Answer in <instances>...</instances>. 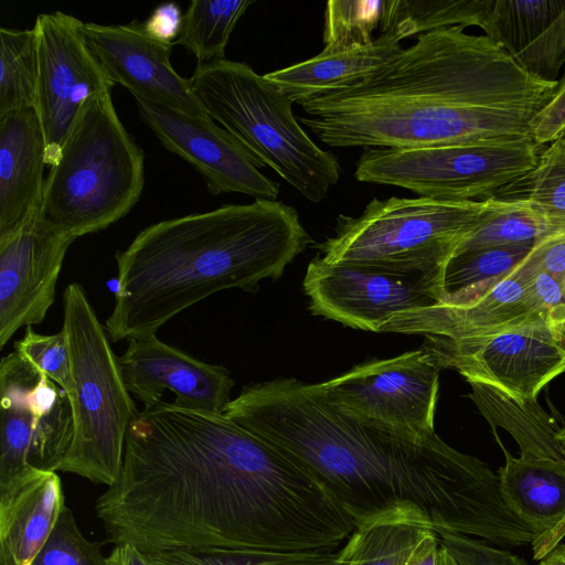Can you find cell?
Listing matches in <instances>:
<instances>
[{"mask_svg":"<svg viewBox=\"0 0 565 565\" xmlns=\"http://www.w3.org/2000/svg\"><path fill=\"white\" fill-rule=\"evenodd\" d=\"M108 541L145 552L338 550L356 524L300 462L225 414L160 401L130 423L96 502Z\"/></svg>","mask_w":565,"mask_h":565,"instance_id":"cell-1","label":"cell"},{"mask_svg":"<svg viewBox=\"0 0 565 565\" xmlns=\"http://www.w3.org/2000/svg\"><path fill=\"white\" fill-rule=\"evenodd\" d=\"M313 473L356 526L409 521L479 536L501 505L498 475L436 433L418 436L349 416L296 379L246 386L225 413Z\"/></svg>","mask_w":565,"mask_h":565,"instance_id":"cell-2","label":"cell"},{"mask_svg":"<svg viewBox=\"0 0 565 565\" xmlns=\"http://www.w3.org/2000/svg\"><path fill=\"white\" fill-rule=\"evenodd\" d=\"M457 25L422 33L386 66L300 105L330 147L418 148L531 137L557 81L526 71L487 35Z\"/></svg>","mask_w":565,"mask_h":565,"instance_id":"cell-3","label":"cell"},{"mask_svg":"<svg viewBox=\"0 0 565 565\" xmlns=\"http://www.w3.org/2000/svg\"><path fill=\"white\" fill-rule=\"evenodd\" d=\"M310 242L298 212L254 200L161 221L116 253L117 291L105 329L118 342L156 334L221 290L280 277Z\"/></svg>","mask_w":565,"mask_h":565,"instance_id":"cell-4","label":"cell"},{"mask_svg":"<svg viewBox=\"0 0 565 565\" xmlns=\"http://www.w3.org/2000/svg\"><path fill=\"white\" fill-rule=\"evenodd\" d=\"M189 79L207 116L308 201L321 202L338 183L337 156L308 136L294 103L265 75L223 58L198 63Z\"/></svg>","mask_w":565,"mask_h":565,"instance_id":"cell-5","label":"cell"},{"mask_svg":"<svg viewBox=\"0 0 565 565\" xmlns=\"http://www.w3.org/2000/svg\"><path fill=\"white\" fill-rule=\"evenodd\" d=\"M143 151L115 109L111 92L82 110L44 182L41 212L75 239L106 230L139 201Z\"/></svg>","mask_w":565,"mask_h":565,"instance_id":"cell-6","label":"cell"},{"mask_svg":"<svg viewBox=\"0 0 565 565\" xmlns=\"http://www.w3.org/2000/svg\"><path fill=\"white\" fill-rule=\"evenodd\" d=\"M62 329L71 355L74 436L57 471L111 487L119 480L127 430L139 411L107 331L78 282L64 289Z\"/></svg>","mask_w":565,"mask_h":565,"instance_id":"cell-7","label":"cell"},{"mask_svg":"<svg viewBox=\"0 0 565 565\" xmlns=\"http://www.w3.org/2000/svg\"><path fill=\"white\" fill-rule=\"evenodd\" d=\"M508 201L372 199L356 216L340 214L334 235L318 245L329 263L445 268L460 241Z\"/></svg>","mask_w":565,"mask_h":565,"instance_id":"cell-8","label":"cell"},{"mask_svg":"<svg viewBox=\"0 0 565 565\" xmlns=\"http://www.w3.org/2000/svg\"><path fill=\"white\" fill-rule=\"evenodd\" d=\"M531 137L418 148H365L358 181L393 185L437 201H486L537 163Z\"/></svg>","mask_w":565,"mask_h":565,"instance_id":"cell-9","label":"cell"},{"mask_svg":"<svg viewBox=\"0 0 565 565\" xmlns=\"http://www.w3.org/2000/svg\"><path fill=\"white\" fill-rule=\"evenodd\" d=\"M0 494L39 470L57 471L74 436L67 393L13 350L0 362Z\"/></svg>","mask_w":565,"mask_h":565,"instance_id":"cell-10","label":"cell"},{"mask_svg":"<svg viewBox=\"0 0 565 565\" xmlns=\"http://www.w3.org/2000/svg\"><path fill=\"white\" fill-rule=\"evenodd\" d=\"M444 269L329 263L318 255L308 265L303 290L313 315L381 332L394 317L440 302Z\"/></svg>","mask_w":565,"mask_h":565,"instance_id":"cell-11","label":"cell"},{"mask_svg":"<svg viewBox=\"0 0 565 565\" xmlns=\"http://www.w3.org/2000/svg\"><path fill=\"white\" fill-rule=\"evenodd\" d=\"M439 353L428 343L395 358L354 366L317 387L340 412L399 431L428 436L435 431Z\"/></svg>","mask_w":565,"mask_h":565,"instance_id":"cell-12","label":"cell"},{"mask_svg":"<svg viewBox=\"0 0 565 565\" xmlns=\"http://www.w3.org/2000/svg\"><path fill=\"white\" fill-rule=\"evenodd\" d=\"M35 110L45 142V163L56 164L85 105L111 92L115 83L89 47L84 22L55 11L39 14Z\"/></svg>","mask_w":565,"mask_h":565,"instance_id":"cell-13","label":"cell"},{"mask_svg":"<svg viewBox=\"0 0 565 565\" xmlns=\"http://www.w3.org/2000/svg\"><path fill=\"white\" fill-rule=\"evenodd\" d=\"M429 343L444 367L456 369L468 383L493 386L519 399L537 401L541 390L565 372V338L550 322Z\"/></svg>","mask_w":565,"mask_h":565,"instance_id":"cell-14","label":"cell"},{"mask_svg":"<svg viewBox=\"0 0 565 565\" xmlns=\"http://www.w3.org/2000/svg\"><path fill=\"white\" fill-rule=\"evenodd\" d=\"M535 266L533 246L527 257L510 273L444 297L431 307L398 315L381 332L457 341L534 323H551L530 294Z\"/></svg>","mask_w":565,"mask_h":565,"instance_id":"cell-15","label":"cell"},{"mask_svg":"<svg viewBox=\"0 0 565 565\" xmlns=\"http://www.w3.org/2000/svg\"><path fill=\"white\" fill-rule=\"evenodd\" d=\"M141 120L160 142L204 178L210 193H242L276 201L279 184L260 172L264 166L227 130L206 117L192 116L136 99Z\"/></svg>","mask_w":565,"mask_h":565,"instance_id":"cell-16","label":"cell"},{"mask_svg":"<svg viewBox=\"0 0 565 565\" xmlns=\"http://www.w3.org/2000/svg\"><path fill=\"white\" fill-rule=\"evenodd\" d=\"M75 241L41 210L0 236V348L22 327L40 324L54 303L65 254Z\"/></svg>","mask_w":565,"mask_h":565,"instance_id":"cell-17","label":"cell"},{"mask_svg":"<svg viewBox=\"0 0 565 565\" xmlns=\"http://www.w3.org/2000/svg\"><path fill=\"white\" fill-rule=\"evenodd\" d=\"M119 364L127 390L143 407L158 404L164 390L179 407L224 414L234 386L223 365L209 364L173 348L157 334L128 340Z\"/></svg>","mask_w":565,"mask_h":565,"instance_id":"cell-18","label":"cell"},{"mask_svg":"<svg viewBox=\"0 0 565 565\" xmlns=\"http://www.w3.org/2000/svg\"><path fill=\"white\" fill-rule=\"evenodd\" d=\"M86 41L115 84L143 99L181 113L206 117L189 78L171 65L173 43L150 36L142 24L84 23Z\"/></svg>","mask_w":565,"mask_h":565,"instance_id":"cell-19","label":"cell"},{"mask_svg":"<svg viewBox=\"0 0 565 565\" xmlns=\"http://www.w3.org/2000/svg\"><path fill=\"white\" fill-rule=\"evenodd\" d=\"M498 441L505 457L498 473L502 498L534 533L533 557L541 561L565 536V460L516 458Z\"/></svg>","mask_w":565,"mask_h":565,"instance_id":"cell-20","label":"cell"},{"mask_svg":"<svg viewBox=\"0 0 565 565\" xmlns=\"http://www.w3.org/2000/svg\"><path fill=\"white\" fill-rule=\"evenodd\" d=\"M45 142L35 108L0 117V236L41 210Z\"/></svg>","mask_w":565,"mask_h":565,"instance_id":"cell-21","label":"cell"},{"mask_svg":"<svg viewBox=\"0 0 565 565\" xmlns=\"http://www.w3.org/2000/svg\"><path fill=\"white\" fill-rule=\"evenodd\" d=\"M55 471L39 470L0 494V565H31L63 508Z\"/></svg>","mask_w":565,"mask_h":565,"instance_id":"cell-22","label":"cell"},{"mask_svg":"<svg viewBox=\"0 0 565 565\" xmlns=\"http://www.w3.org/2000/svg\"><path fill=\"white\" fill-rule=\"evenodd\" d=\"M402 51L399 42L380 35L366 46L333 52L322 50L312 58L265 76L292 103L301 104L360 84L386 66Z\"/></svg>","mask_w":565,"mask_h":565,"instance_id":"cell-23","label":"cell"},{"mask_svg":"<svg viewBox=\"0 0 565 565\" xmlns=\"http://www.w3.org/2000/svg\"><path fill=\"white\" fill-rule=\"evenodd\" d=\"M470 398L491 427H502L516 441L523 457L565 460L561 428L537 401H524L486 384L469 382Z\"/></svg>","mask_w":565,"mask_h":565,"instance_id":"cell-24","label":"cell"},{"mask_svg":"<svg viewBox=\"0 0 565 565\" xmlns=\"http://www.w3.org/2000/svg\"><path fill=\"white\" fill-rule=\"evenodd\" d=\"M493 0H385L381 35L403 39L450 26H486Z\"/></svg>","mask_w":565,"mask_h":565,"instance_id":"cell-25","label":"cell"},{"mask_svg":"<svg viewBox=\"0 0 565 565\" xmlns=\"http://www.w3.org/2000/svg\"><path fill=\"white\" fill-rule=\"evenodd\" d=\"M431 533L430 529L409 521L362 524L338 550L334 565H406Z\"/></svg>","mask_w":565,"mask_h":565,"instance_id":"cell-26","label":"cell"},{"mask_svg":"<svg viewBox=\"0 0 565 565\" xmlns=\"http://www.w3.org/2000/svg\"><path fill=\"white\" fill-rule=\"evenodd\" d=\"M494 198L525 203L544 217L565 224V140L548 143L540 151L536 166Z\"/></svg>","mask_w":565,"mask_h":565,"instance_id":"cell-27","label":"cell"},{"mask_svg":"<svg viewBox=\"0 0 565 565\" xmlns=\"http://www.w3.org/2000/svg\"><path fill=\"white\" fill-rule=\"evenodd\" d=\"M253 0H193L183 14L180 35L173 42L186 49L198 63L223 60L238 20Z\"/></svg>","mask_w":565,"mask_h":565,"instance_id":"cell-28","label":"cell"},{"mask_svg":"<svg viewBox=\"0 0 565 565\" xmlns=\"http://www.w3.org/2000/svg\"><path fill=\"white\" fill-rule=\"evenodd\" d=\"M565 235V224L551 221L525 203L509 204L483 218L458 244L454 255L503 245H534Z\"/></svg>","mask_w":565,"mask_h":565,"instance_id":"cell-29","label":"cell"},{"mask_svg":"<svg viewBox=\"0 0 565 565\" xmlns=\"http://www.w3.org/2000/svg\"><path fill=\"white\" fill-rule=\"evenodd\" d=\"M38 45L32 29H0V117L35 108Z\"/></svg>","mask_w":565,"mask_h":565,"instance_id":"cell-30","label":"cell"},{"mask_svg":"<svg viewBox=\"0 0 565 565\" xmlns=\"http://www.w3.org/2000/svg\"><path fill=\"white\" fill-rule=\"evenodd\" d=\"M565 0H493L487 36L515 56L529 46L561 11Z\"/></svg>","mask_w":565,"mask_h":565,"instance_id":"cell-31","label":"cell"},{"mask_svg":"<svg viewBox=\"0 0 565 565\" xmlns=\"http://www.w3.org/2000/svg\"><path fill=\"white\" fill-rule=\"evenodd\" d=\"M533 246H493L451 257L443 274V298L510 273L527 257Z\"/></svg>","mask_w":565,"mask_h":565,"instance_id":"cell-32","label":"cell"},{"mask_svg":"<svg viewBox=\"0 0 565 565\" xmlns=\"http://www.w3.org/2000/svg\"><path fill=\"white\" fill-rule=\"evenodd\" d=\"M385 0H330L324 11L323 51L363 47L374 41Z\"/></svg>","mask_w":565,"mask_h":565,"instance_id":"cell-33","label":"cell"},{"mask_svg":"<svg viewBox=\"0 0 565 565\" xmlns=\"http://www.w3.org/2000/svg\"><path fill=\"white\" fill-rule=\"evenodd\" d=\"M338 550L311 552L190 551L150 552L158 565H334Z\"/></svg>","mask_w":565,"mask_h":565,"instance_id":"cell-34","label":"cell"},{"mask_svg":"<svg viewBox=\"0 0 565 565\" xmlns=\"http://www.w3.org/2000/svg\"><path fill=\"white\" fill-rule=\"evenodd\" d=\"M31 565H106V557L100 544L82 534L72 510L64 507Z\"/></svg>","mask_w":565,"mask_h":565,"instance_id":"cell-35","label":"cell"},{"mask_svg":"<svg viewBox=\"0 0 565 565\" xmlns=\"http://www.w3.org/2000/svg\"><path fill=\"white\" fill-rule=\"evenodd\" d=\"M19 351L49 379L61 386L71 397L73 391L71 355L65 331L51 335L36 333L32 326L14 343Z\"/></svg>","mask_w":565,"mask_h":565,"instance_id":"cell-36","label":"cell"},{"mask_svg":"<svg viewBox=\"0 0 565 565\" xmlns=\"http://www.w3.org/2000/svg\"><path fill=\"white\" fill-rule=\"evenodd\" d=\"M513 57L530 73L557 81L556 75L565 64V2L547 28Z\"/></svg>","mask_w":565,"mask_h":565,"instance_id":"cell-37","label":"cell"},{"mask_svg":"<svg viewBox=\"0 0 565 565\" xmlns=\"http://www.w3.org/2000/svg\"><path fill=\"white\" fill-rule=\"evenodd\" d=\"M438 540L454 557L458 565H527V563L509 551L491 547L482 541L470 536L439 533Z\"/></svg>","mask_w":565,"mask_h":565,"instance_id":"cell-38","label":"cell"},{"mask_svg":"<svg viewBox=\"0 0 565 565\" xmlns=\"http://www.w3.org/2000/svg\"><path fill=\"white\" fill-rule=\"evenodd\" d=\"M565 134V72L547 104L537 114L531 138L537 146L548 145Z\"/></svg>","mask_w":565,"mask_h":565,"instance_id":"cell-39","label":"cell"},{"mask_svg":"<svg viewBox=\"0 0 565 565\" xmlns=\"http://www.w3.org/2000/svg\"><path fill=\"white\" fill-rule=\"evenodd\" d=\"M183 15L180 7L174 2L158 6L149 18L142 23L143 30L153 39L173 43L180 35Z\"/></svg>","mask_w":565,"mask_h":565,"instance_id":"cell-40","label":"cell"},{"mask_svg":"<svg viewBox=\"0 0 565 565\" xmlns=\"http://www.w3.org/2000/svg\"><path fill=\"white\" fill-rule=\"evenodd\" d=\"M106 565H158L150 552L126 542L115 545L106 557Z\"/></svg>","mask_w":565,"mask_h":565,"instance_id":"cell-41","label":"cell"},{"mask_svg":"<svg viewBox=\"0 0 565 565\" xmlns=\"http://www.w3.org/2000/svg\"><path fill=\"white\" fill-rule=\"evenodd\" d=\"M439 540L437 533H431L419 548L413 554L406 565H437Z\"/></svg>","mask_w":565,"mask_h":565,"instance_id":"cell-42","label":"cell"},{"mask_svg":"<svg viewBox=\"0 0 565 565\" xmlns=\"http://www.w3.org/2000/svg\"><path fill=\"white\" fill-rule=\"evenodd\" d=\"M537 565H565V543H559Z\"/></svg>","mask_w":565,"mask_h":565,"instance_id":"cell-43","label":"cell"},{"mask_svg":"<svg viewBox=\"0 0 565 565\" xmlns=\"http://www.w3.org/2000/svg\"><path fill=\"white\" fill-rule=\"evenodd\" d=\"M437 565H458L450 553L439 543Z\"/></svg>","mask_w":565,"mask_h":565,"instance_id":"cell-44","label":"cell"},{"mask_svg":"<svg viewBox=\"0 0 565 565\" xmlns=\"http://www.w3.org/2000/svg\"><path fill=\"white\" fill-rule=\"evenodd\" d=\"M558 439L563 446L564 452H565V427L561 428L558 431Z\"/></svg>","mask_w":565,"mask_h":565,"instance_id":"cell-45","label":"cell"},{"mask_svg":"<svg viewBox=\"0 0 565 565\" xmlns=\"http://www.w3.org/2000/svg\"><path fill=\"white\" fill-rule=\"evenodd\" d=\"M559 138H562V139H564V140H565V134H564L562 137H559Z\"/></svg>","mask_w":565,"mask_h":565,"instance_id":"cell-46","label":"cell"}]
</instances>
